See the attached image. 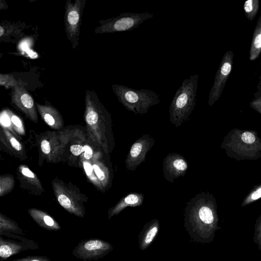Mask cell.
Here are the masks:
<instances>
[{"mask_svg":"<svg viewBox=\"0 0 261 261\" xmlns=\"http://www.w3.org/2000/svg\"><path fill=\"white\" fill-rule=\"evenodd\" d=\"M253 242L257 245L258 249L261 250V214L256 220Z\"/></svg>","mask_w":261,"mask_h":261,"instance_id":"cell-22","label":"cell"},{"mask_svg":"<svg viewBox=\"0 0 261 261\" xmlns=\"http://www.w3.org/2000/svg\"><path fill=\"white\" fill-rule=\"evenodd\" d=\"M6 232L16 234L24 236L25 232L18 226L17 223L7 217L5 215H0V233Z\"/></svg>","mask_w":261,"mask_h":261,"instance_id":"cell-17","label":"cell"},{"mask_svg":"<svg viewBox=\"0 0 261 261\" xmlns=\"http://www.w3.org/2000/svg\"><path fill=\"white\" fill-rule=\"evenodd\" d=\"M41 148L42 151L45 154H48L50 151V146L49 142L44 140L41 142Z\"/></svg>","mask_w":261,"mask_h":261,"instance_id":"cell-29","label":"cell"},{"mask_svg":"<svg viewBox=\"0 0 261 261\" xmlns=\"http://www.w3.org/2000/svg\"><path fill=\"white\" fill-rule=\"evenodd\" d=\"M143 194L140 193H130L122 197L119 201L108 211V218L118 215L127 207H137L141 206L144 201Z\"/></svg>","mask_w":261,"mask_h":261,"instance_id":"cell-14","label":"cell"},{"mask_svg":"<svg viewBox=\"0 0 261 261\" xmlns=\"http://www.w3.org/2000/svg\"><path fill=\"white\" fill-rule=\"evenodd\" d=\"M259 81L257 85L256 89L257 90L260 89H261V72L260 73V75L259 76Z\"/></svg>","mask_w":261,"mask_h":261,"instance_id":"cell-34","label":"cell"},{"mask_svg":"<svg viewBox=\"0 0 261 261\" xmlns=\"http://www.w3.org/2000/svg\"><path fill=\"white\" fill-rule=\"evenodd\" d=\"M198 77V74H194L185 79L172 98L169 109V121L176 127L188 120L194 109Z\"/></svg>","mask_w":261,"mask_h":261,"instance_id":"cell-3","label":"cell"},{"mask_svg":"<svg viewBox=\"0 0 261 261\" xmlns=\"http://www.w3.org/2000/svg\"><path fill=\"white\" fill-rule=\"evenodd\" d=\"M10 143L11 144L12 146L16 150L19 151L21 149V144L19 142L14 138L12 137L10 139Z\"/></svg>","mask_w":261,"mask_h":261,"instance_id":"cell-30","label":"cell"},{"mask_svg":"<svg viewBox=\"0 0 261 261\" xmlns=\"http://www.w3.org/2000/svg\"><path fill=\"white\" fill-rule=\"evenodd\" d=\"M37 107L45 122L50 126H54L59 118L58 112L50 106L37 103Z\"/></svg>","mask_w":261,"mask_h":261,"instance_id":"cell-18","label":"cell"},{"mask_svg":"<svg viewBox=\"0 0 261 261\" xmlns=\"http://www.w3.org/2000/svg\"><path fill=\"white\" fill-rule=\"evenodd\" d=\"M85 151H84V157L86 159L89 160L90 159L93 154L92 150L91 147L88 145H85Z\"/></svg>","mask_w":261,"mask_h":261,"instance_id":"cell-31","label":"cell"},{"mask_svg":"<svg viewBox=\"0 0 261 261\" xmlns=\"http://www.w3.org/2000/svg\"><path fill=\"white\" fill-rule=\"evenodd\" d=\"M84 168L85 171L86 172V174L89 178L90 177L91 179L92 180H96V178H95V176L93 175V168L90 164L88 162H84L83 163Z\"/></svg>","mask_w":261,"mask_h":261,"instance_id":"cell-25","label":"cell"},{"mask_svg":"<svg viewBox=\"0 0 261 261\" xmlns=\"http://www.w3.org/2000/svg\"><path fill=\"white\" fill-rule=\"evenodd\" d=\"M28 213L41 227L50 231H58L61 229L59 224L50 215L41 210L31 208Z\"/></svg>","mask_w":261,"mask_h":261,"instance_id":"cell-15","label":"cell"},{"mask_svg":"<svg viewBox=\"0 0 261 261\" xmlns=\"http://www.w3.org/2000/svg\"><path fill=\"white\" fill-rule=\"evenodd\" d=\"M70 151L74 155H79L83 152L85 151L84 146H83L79 144L73 145L70 146Z\"/></svg>","mask_w":261,"mask_h":261,"instance_id":"cell-27","label":"cell"},{"mask_svg":"<svg viewBox=\"0 0 261 261\" xmlns=\"http://www.w3.org/2000/svg\"><path fill=\"white\" fill-rule=\"evenodd\" d=\"M153 16V14L147 12L122 13L116 17L101 21L100 25L96 29V32L105 33L131 31Z\"/></svg>","mask_w":261,"mask_h":261,"instance_id":"cell-5","label":"cell"},{"mask_svg":"<svg viewBox=\"0 0 261 261\" xmlns=\"http://www.w3.org/2000/svg\"><path fill=\"white\" fill-rule=\"evenodd\" d=\"M254 98L250 102L249 106L257 113L261 114V89L257 90L253 94Z\"/></svg>","mask_w":261,"mask_h":261,"instance_id":"cell-23","label":"cell"},{"mask_svg":"<svg viewBox=\"0 0 261 261\" xmlns=\"http://www.w3.org/2000/svg\"><path fill=\"white\" fill-rule=\"evenodd\" d=\"M39 248L37 242L23 236L6 232L0 233V258L2 261L22 251Z\"/></svg>","mask_w":261,"mask_h":261,"instance_id":"cell-7","label":"cell"},{"mask_svg":"<svg viewBox=\"0 0 261 261\" xmlns=\"http://www.w3.org/2000/svg\"><path fill=\"white\" fill-rule=\"evenodd\" d=\"M11 120L12 123L17 127L22 126V123L20 119L16 115H13L11 117Z\"/></svg>","mask_w":261,"mask_h":261,"instance_id":"cell-32","label":"cell"},{"mask_svg":"<svg viewBox=\"0 0 261 261\" xmlns=\"http://www.w3.org/2000/svg\"><path fill=\"white\" fill-rule=\"evenodd\" d=\"M11 118L6 113H2L1 116V122L5 126H9L11 124Z\"/></svg>","mask_w":261,"mask_h":261,"instance_id":"cell-28","label":"cell"},{"mask_svg":"<svg viewBox=\"0 0 261 261\" xmlns=\"http://www.w3.org/2000/svg\"><path fill=\"white\" fill-rule=\"evenodd\" d=\"M261 198V182L255 186L245 197L241 206L248 205Z\"/></svg>","mask_w":261,"mask_h":261,"instance_id":"cell-20","label":"cell"},{"mask_svg":"<svg viewBox=\"0 0 261 261\" xmlns=\"http://www.w3.org/2000/svg\"><path fill=\"white\" fill-rule=\"evenodd\" d=\"M259 0H248L244 2L243 9L245 15L249 21H252L256 17L259 8Z\"/></svg>","mask_w":261,"mask_h":261,"instance_id":"cell-19","label":"cell"},{"mask_svg":"<svg viewBox=\"0 0 261 261\" xmlns=\"http://www.w3.org/2000/svg\"><path fill=\"white\" fill-rule=\"evenodd\" d=\"M111 87L119 102L136 115L146 114L151 107L161 101L159 95L150 89H135L119 84Z\"/></svg>","mask_w":261,"mask_h":261,"instance_id":"cell-4","label":"cell"},{"mask_svg":"<svg viewBox=\"0 0 261 261\" xmlns=\"http://www.w3.org/2000/svg\"><path fill=\"white\" fill-rule=\"evenodd\" d=\"M219 216L215 197L208 192L196 194L186 204L184 226L194 242H212L218 225Z\"/></svg>","mask_w":261,"mask_h":261,"instance_id":"cell-1","label":"cell"},{"mask_svg":"<svg viewBox=\"0 0 261 261\" xmlns=\"http://www.w3.org/2000/svg\"><path fill=\"white\" fill-rule=\"evenodd\" d=\"M154 143L153 137L148 134H144L136 140L132 145L125 160L127 170L134 171L144 162L147 153Z\"/></svg>","mask_w":261,"mask_h":261,"instance_id":"cell-10","label":"cell"},{"mask_svg":"<svg viewBox=\"0 0 261 261\" xmlns=\"http://www.w3.org/2000/svg\"><path fill=\"white\" fill-rule=\"evenodd\" d=\"M12 261H51L50 258L45 256H28L21 258L14 259Z\"/></svg>","mask_w":261,"mask_h":261,"instance_id":"cell-24","label":"cell"},{"mask_svg":"<svg viewBox=\"0 0 261 261\" xmlns=\"http://www.w3.org/2000/svg\"><path fill=\"white\" fill-rule=\"evenodd\" d=\"M0 85L2 86H4L7 89H9L11 87L14 88L20 84L12 74L1 73Z\"/></svg>","mask_w":261,"mask_h":261,"instance_id":"cell-21","label":"cell"},{"mask_svg":"<svg viewBox=\"0 0 261 261\" xmlns=\"http://www.w3.org/2000/svg\"><path fill=\"white\" fill-rule=\"evenodd\" d=\"M21 172L22 174L27 177L34 178L35 176L34 174L27 168H22Z\"/></svg>","mask_w":261,"mask_h":261,"instance_id":"cell-33","label":"cell"},{"mask_svg":"<svg viewBox=\"0 0 261 261\" xmlns=\"http://www.w3.org/2000/svg\"><path fill=\"white\" fill-rule=\"evenodd\" d=\"M188 169V164L184 156L173 152L167 154L163 162V171L165 178L173 183L175 179L184 176Z\"/></svg>","mask_w":261,"mask_h":261,"instance_id":"cell-11","label":"cell"},{"mask_svg":"<svg viewBox=\"0 0 261 261\" xmlns=\"http://www.w3.org/2000/svg\"><path fill=\"white\" fill-rule=\"evenodd\" d=\"M85 2L84 0H76L72 3L70 0H68L66 4L64 15L65 32L68 39L73 44L79 40Z\"/></svg>","mask_w":261,"mask_h":261,"instance_id":"cell-9","label":"cell"},{"mask_svg":"<svg viewBox=\"0 0 261 261\" xmlns=\"http://www.w3.org/2000/svg\"><path fill=\"white\" fill-rule=\"evenodd\" d=\"M11 100L13 103L29 117L36 118L34 100L23 86L19 85L13 88Z\"/></svg>","mask_w":261,"mask_h":261,"instance_id":"cell-12","label":"cell"},{"mask_svg":"<svg viewBox=\"0 0 261 261\" xmlns=\"http://www.w3.org/2000/svg\"><path fill=\"white\" fill-rule=\"evenodd\" d=\"M93 170L96 176L100 181H104L106 179V175L104 172L99 168V167L94 164L93 166Z\"/></svg>","mask_w":261,"mask_h":261,"instance_id":"cell-26","label":"cell"},{"mask_svg":"<svg viewBox=\"0 0 261 261\" xmlns=\"http://www.w3.org/2000/svg\"><path fill=\"white\" fill-rule=\"evenodd\" d=\"M261 54V14L259 16L253 31L249 51V59L254 61Z\"/></svg>","mask_w":261,"mask_h":261,"instance_id":"cell-16","label":"cell"},{"mask_svg":"<svg viewBox=\"0 0 261 261\" xmlns=\"http://www.w3.org/2000/svg\"><path fill=\"white\" fill-rule=\"evenodd\" d=\"M113 249L109 242L99 239L82 240L72 250V255L83 261L96 260L108 254Z\"/></svg>","mask_w":261,"mask_h":261,"instance_id":"cell-6","label":"cell"},{"mask_svg":"<svg viewBox=\"0 0 261 261\" xmlns=\"http://www.w3.org/2000/svg\"><path fill=\"white\" fill-rule=\"evenodd\" d=\"M159 229L160 221L157 219H152L144 225L138 236L139 247L141 250H145L150 246Z\"/></svg>","mask_w":261,"mask_h":261,"instance_id":"cell-13","label":"cell"},{"mask_svg":"<svg viewBox=\"0 0 261 261\" xmlns=\"http://www.w3.org/2000/svg\"><path fill=\"white\" fill-rule=\"evenodd\" d=\"M233 57V53L231 50L226 51L222 57L209 93L208 104L210 106L218 100L222 94L232 69Z\"/></svg>","mask_w":261,"mask_h":261,"instance_id":"cell-8","label":"cell"},{"mask_svg":"<svg viewBox=\"0 0 261 261\" xmlns=\"http://www.w3.org/2000/svg\"><path fill=\"white\" fill-rule=\"evenodd\" d=\"M221 148L227 156L237 161L256 160L261 158V138L253 130L234 128L224 137Z\"/></svg>","mask_w":261,"mask_h":261,"instance_id":"cell-2","label":"cell"}]
</instances>
